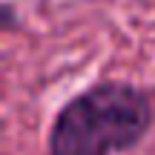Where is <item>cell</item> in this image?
Listing matches in <instances>:
<instances>
[{"mask_svg": "<svg viewBox=\"0 0 155 155\" xmlns=\"http://www.w3.org/2000/svg\"><path fill=\"white\" fill-rule=\"evenodd\" d=\"M155 121L150 95L101 81L69 98L49 127V155H118L138 147Z\"/></svg>", "mask_w": 155, "mask_h": 155, "instance_id": "obj_1", "label": "cell"}, {"mask_svg": "<svg viewBox=\"0 0 155 155\" xmlns=\"http://www.w3.org/2000/svg\"><path fill=\"white\" fill-rule=\"evenodd\" d=\"M3 29L6 32L15 29V9H12V3H3Z\"/></svg>", "mask_w": 155, "mask_h": 155, "instance_id": "obj_2", "label": "cell"}]
</instances>
